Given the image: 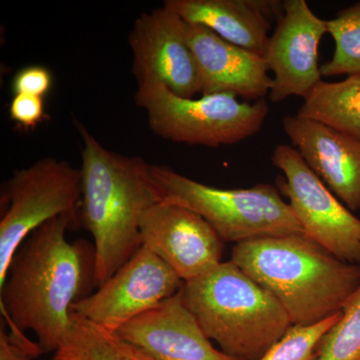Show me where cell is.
<instances>
[{"instance_id":"cell-1","label":"cell","mask_w":360,"mask_h":360,"mask_svg":"<svg viewBox=\"0 0 360 360\" xmlns=\"http://www.w3.org/2000/svg\"><path fill=\"white\" fill-rule=\"evenodd\" d=\"M79 225L65 214L35 229L14 253L0 288L6 323L32 330L44 352L61 347L72 326L73 304L97 288L94 245L66 240V231Z\"/></svg>"},{"instance_id":"cell-2","label":"cell","mask_w":360,"mask_h":360,"mask_svg":"<svg viewBox=\"0 0 360 360\" xmlns=\"http://www.w3.org/2000/svg\"><path fill=\"white\" fill-rule=\"evenodd\" d=\"M75 125L82 141L80 224L94 236L99 288L141 250L142 215L158 198L146 160L108 150Z\"/></svg>"},{"instance_id":"cell-3","label":"cell","mask_w":360,"mask_h":360,"mask_svg":"<svg viewBox=\"0 0 360 360\" xmlns=\"http://www.w3.org/2000/svg\"><path fill=\"white\" fill-rule=\"evenodd\" d=\"M231 262L281 303L293 326L319 323L342 310L360 286V266L336 257L305 234L238 243Z\"/></svg>"},{"instance_id":"cell-4","label":"cell","mask_w":360,"mask_h":360,"mask_svg":"<svg viewBox=\"0 0 360 360\" xmlns=\"http://www.w3.org/2000/svg\"><path fill=\"white\" fill-rule=\"evenodd\" d=\"M181 295L206 336L236 360H259L292 326L281 303L231 260L186 281Z\"/></svg>"},{"instance_id":"cell-5","label":"cell","mask_w":360,"mask_h":360,"mask_svg":"<svg viewBox=\"0 0 360 360\" xmlns=\"http://www.w3.org/2000/svg\"><path fill=\"white\" fill-rule=\"evenodd\" d=\"M158 201L188 208L206 220L224 243L305 234L276 186L250 188L208 186L165 165H149Z\"/></svg>"},{"instance_id":"cell-6","label":"cell","mask_w":360,"mask_h":360,"mask_svg":"<svg viewBox=\"0 0 360 360\" xmlns=\"http://www.w3.org/2000/svg\"><path fill=\"white\" fill-rule=\"evenodd\" d=\"M229 94L184 98L158 82L137 84L135 103L148 125L165 141L217 148L245 141L264 127L269 108L265 98L239 101Z\"/></svg>"},{"instance_id":"cell-7","label":"cell","mask_w":360,"mask_h":360,"mask_svg":"<svg viewBox=\"0 0 360 360\" xmlns=\"http://www.w3.org/2000/svg\"><path fill=\"white\" fill-rule=\"evenodd\" d=\"M4 191L1 201L7 208L0 220V288L14 253L35 229L65 214L80 224L82 170L66 160L42 158L16 170Z\"/></svg>"},{"instance_id":"cell-8","label":"cell","mask_w":360,"mask_h":360,"mask_svg":"<svg viewBox=\"0 0 360 360\" xmlns=\"http://www.w3.org/2000/svg\"><path fill=\"white\" fill-rule=\"evenodd\" d=\"M283 172L276 187L288 198L305 236L336 257L360 266V219L333 194L295 148L279 144L271 155Z\"/></svg>"},{"instance_id":"cell-9","label":"cell","mask_w":360,"mask_h":360,"mask_svg":"<svg viewBox=\"0 0 360 360\" xmlns=\"http://www.w3.org/2000/svg\"><path fill=\"white\" fill-rule=\"evenodd\" d=\"M184 284L172 267L141 246L96 292L73 304L72 311L117 333L135 317L177 295Z\"/></svg>"},{"instance_id":"cell-10","label":"cell","mask_w":360,"mask_h":360,"mask_svg":"<svg viewBox=\"0 0 360 360\" xmlns=\"http://www.w3.org/2000/svg\"><path fill=\"white\" fill-rule=\"evenodd\" d=\"M277 26L270 35L264 59L274 73L269 98L281 103L290 96L303 98L322 82L319 47L328 33L326 20L305 0H285Z\"/></svg>"},{"instance_id":"cell-11","label":"cell","mask_w":360,"mask_h":360,"mask_svg":"<svg viewBox=\"0 0 360 360\" xmlns=\"http://www.w3.org/2000/svg\"><path fill=\"white\" fill-rule=\"evenodd\" d=\"M141 233L142 246L172 267L184 283L222 262L224 241L188 208L158 201L142 215Z\"/></svg>"},{"instance_id":"cell-12","label":"cell","mask_w":360,"mask_h":360,"mask_svg":"<svg viewBox=\"0 0 360 360\" xmlns=\"http://www.w3.org/2000/svg\"><path fill=\"white\" fill-rule=\"evenodd\" d=\"M137 84L160 82L184 98L200 94L198 63L182 37L177 16L165 7L141 13L129 35Z\"/></svg>"},{"instance_id":"cell-13","label":"cell","mask_w":360,"mask_h":360,"mask_svg":"<svg viewBox=\"0 0 360 360\" xmlns=\"http://www.w3.org/2000/svg\"><path fill=\"white\" fill-rule=\"evenodd\" d=\"M177 25L198 63L201 96L229 94L246 101H257L269 94L272 77L264 58L179 16Z\"/></svg>"},{"instance_id":"cell-14","label":"cell","mask_w":360,"mask_h":360,"mask_svg":"<svg viewBox=\"0 0 360 360\" xmlns=\"http://www.w3.org/2000/svg\"><path fill=\"white\" fill-rule=\"evenodd\" d=\"M284 132L307 165L348 210L360 208V141L314 120H283Z\"/></svg>"},{"instance_id":"cell-15","label":"cell","mask_w":360,"mask_h":360,"mask_svg":"<svg viewBox=\"0 0 360 360\" xmlns=\"http://www.w3.org/2000/svg\"><path fill=\"white\" fill-rule=\"evenodd\" d=\"M117 333L155 360H236L213 347L184 304L181 290Z\"/></svg>"},{"instance_id":"cell-16","label":"cell","mask_w":360,"mask_h":360,"mask_svg":"<svg viewBox=\"0 0 360 360\" xmlns=\"http://www.w3.org/2000/svg\"><path fill=\"white\" fill-rule=\"evenodd\" d=\"M163 7L181 20L210 28L221 39L264 58L274 16L283 1L269 0H165Z\"/></svg>"},{"instance_id":"cell-17","label":"cell","mask_w":360,"mask_h":360,"mask_svg":"<svg viewBox=\"0 0 360 360\" xmlns=\"http://www.w3.org/2000/svg\"><path fill=\"white\" fill-rule=\"evenodd\" d=\"M303 99L298 116L360 141V75L338 82L322 80Z\"/></svg>"},{"instance_id":"cell-18","label":"cell","mask_w":360,"mask_h":360,"mask_svg":"<svg viewBox=\"0 0 360 360\" xmlns=\"http://www.w3.org/2000/svg\"><path fill=\"white\" fill-rule=\"evenodd\" d=\"M52 360H155L116 331L73 312L72 326Z\"/></svg>"},{"instance_id":"cell-19","label":"cell","mask_w":360,"mask_h":360,"mask_svg":"<svg viewBox=\"0 0 360 360\" xmlns=\"http://www.w3.org/2000/svg\"><path fill=\"white\" fill-rule=\"evenodd\" d=\"M335 40L333 58L321 66L322 77L360 75V1L326 20Z\"/></svg>"},{"instance_id":"cell-20","label":"cell","mask_w":360,"mask_h":360,"mask_svg":"<svg viewBox=\"0 0 360 360\" xmlns=\"http://www.w3.org/2000/svg\"><path fill=\"white\" fill-rule=\"evenodd\" d=\"M341 312L319 342L316 360H360V286Z\"/></svg>"},{"instance_id":"cell-21","label":"cell","mask_w":360,"mask_h":360,"mask_svg":"<svg viewBox=\"0 0 360 360\" xmlns=\"http://www.w3.org/2000/svg\"><path fill=\"white\" fill-rule=\"evenodd\" d=\"M338 312L309 326H291L259 360H316L317 347L326 333L340 321Z\"/></svg>"},{"instance_id":"cell-22","label":"cell","mask_w":360,"mask_h":360,"mask_svg":"<svg viewBox=\"0 0 360 360\" xmlns=\"http://www.w3.org/2000/svg\"><path fill=\"white\" fill-rule=\"evenodd\" d=\"M6 322L1 321L0 328V360H33L44 354L39 343L32 342L23 333L11 328L9 335L6 329Z\"/></svg>"},{"instance_id":"cell-23","label":"cell","mask_w":360,"mask_h":360,"mask_svg":"<svg viewBox=\"0 0 360 360\" xmlns=\"http://www.w3.org/2000/svg\"><path fill=\"white\" fill-rule=\"evenodd\" d=\"M52 86V75L44 66L30 65L14 75L11 89L13 94L44 97Z\"/></svg>"},{"instance_id":"cell-24","label":"cell","mask_w":360,"mask_h":360,"mask_svg":"<svg viewBox=\"0 0 360 360\" xmlns=\"http://www.w3.org/2000/svg\"><path fill=\"white\" fill-rule=\"evenodd\" d=\"M9 116L18 127L25 129H34L44 120V98L28 94H14L9 106Z\"/></svg>"}]
</instances>
